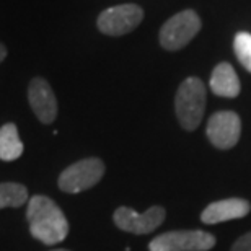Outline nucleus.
<instances>
[{"mask_svg": "<svg viewBox=\"0 0 251 251\" xmlns=\"http://www.w3.org/2000/svg\"><path fill=\"white\" fill-rule=\"evenodd\" d=\"M52 251H69V250H62V248H59V250H52Z\"/></svg>", "mask_w": 251, "mask_h": 251, "instance_id": "obj_17", "label": "nucleus"}, {"mask_svg": "<svg viewBox=\"0 0 251 251\" xmlns=\"http://www.w3.org/2000/svg\"><path fill=\"white\" fill-rule=\"evenodd\" d=\"M114 224L124 232L145 235L158 228L165 220V209L160 205H153L144 214H139L129 207H119L114 212Z\"/></svg>", "mask_w": 251, "mask_h": 251, "instance_id": "obj_7", "label": "nucleus"}, {"mask_svg": "<svg viewBox=\"0 0 251 251\" xmlns=\"http://www.w3.org/2000/svg\"><path fill=\"white\" fill-rule=\"evenodd\" d=\"M28 189L20 183H0V209L20 207L26 202Z\"/></svg>", "mask_w": 251, "mask_h": 251, "instance_id": "obj_13", "label": "nucleus"}, {"mask_svg": "<svg viewBox=\"0 0 251 251\" xmlns=\"http://www.w3.org/2000/svg\"><path fill=\"white\" fill-rule=\"evenodd\" d=\"M104 175V163L100 158H85L70 165L59 176V188L64 193L77 194L93 188Z\"/></svg>", "mask_w": 251, "mask_h": 251, "instance_id": "obj_5", "label": "nucleus"}, {"mask_svg": "<svg viewBox=\"0 0 251 251\" xmlns=\"http://www.w3.org/2000/svg\"><path fill=\"white\" fill-rule=\"evenodd\" d=\"M232 251H251V232L245 233L233 243Z\"/></svg>", "mask_w": 251, "mask_h": 251, "instance_id": "obj_15", "label": "nucleus"}, {"mask_svg": "<svg viewBox=\"0 0 251 251\" xmlns=\"http://www.w3.org/2000/svg\"><path fill=\"white\" fill-rule=\"evenodd\" d=\"M233 49L237 54L238 61L242 62L245 69L251 72V34L250 33H238L235 36Z\"/></svg>", "mask_w": 251, "mask_h": 251, "instance_id": "obj_14", "label": "nucleus"}, {"mask_svg": "<svg viewBox=\"0 0 251 251\" xmlns=\"http://www.w3.org/2000/svg\"><path fill=\"white\" fill-rule=\"evenodd\" d=\"M215 237L202 230H175L158 235L149 243L150 251H209Z\"/></svg>", "mask_w": 251, "mask_h": 251, "instance_id": "obj_4", "label": "nucleus"}, {"mask_svg": "<svg viewBox=\"0 0 251 251\" xmlns=\"http://www.w3.org/2000/svg\"><path fill=\"white\" fill-rule=\"evenodd\" d=\"M28 100L33 113L43 124H51L57 116V100L51 85L41 77H36L29 82Z\"/></svg>", "mask_w": 251, "mask_h": 251, "instance_id": "obj_9", "label": "nucleus"}, {"mask_svg": "<svg viewBox=\"0 0 251 251\" xmlns=\"http://www.w3.org/2000/svg\"><path fill=\"white\" fill-rule=\"evenodd\" d=\"M175 109L179 124L186 130H194L201 124L205 109V87L199 78L189 77L179 85Z\"/></svg>", "mask_w": 251, "mask_h": 251, "instance_id": "obj_2", "label": "nucleus"}, {"mask_svg": "<svg viewBox=\"0 0 251 251\" xmlns=\"http://www.w3.org/2000/svg\"><path fill=\"white\" fill-rule=\"evenodd\" d=\"M205 132H207V139L215 147L227 150L240 140L242 123L238 114L232 111H219L210 116Z\"/></svg>", "mask_w": 251, "mask_h": 251, "instance_id": "obj_8", "label": "nucleus"}, {"mask_svg": "<svg viewBox=\"0 0 251 251\" xmlns=\"http://www.w3.org/2000/svg\"><path fill=\"white\" fill-rule=\"evenodd\" d=\"M29 233L44 245H56L69 235V222L61 207L48 196L36 194L29 199Z\"/></svg>", "mask_w": 251, "mask_h": 251, "instance_id": "obj_1", "label": "nucleus"}, {"mask_svg": "<svg viewBox=\"0 0 251 251\" xmlns=\"http://www.w3.org/2000/svg\"><path fill=\"white\" fill-rule=\"evenodd\" d=\"M5 57H7V48H5L2 43H0V62H2Z\"/></svg>", "mask_w": 251, "mask_h": 251, "instance_id": "obj_16", "label": "nucleus"}, {"mask_svg": "<svg viewBox=\"0 0 251 251\" xmlns=\"http://www.w3.org/2000/svg\"><path fill=\"white\" fill-rule=\"evenodd\" d=\"M201 29V20L193 10L176 13L160 29V44L167 51H178L191 43Z\"/></svg>", "mask_w": 251, "mask_h": 251, "instance_id": "obj_3", "label": "nucleus"}, {"mask_svg": "<svg viewBox=\"0 0 251 251\" xmlns=\"http://www.w3.org/2000/svg\"><path fill=\"white\" fill-rule=\"evenodd\" d=\"M23 142L18 135V129L13 123H8L0 127V160L13 162L22 157Z\"/></svg>", "mask_w": 251, "mask_h": 251, "instance_id": "obj_12", "label": "nucleus"}, {"mask_svg": "<svg viewBox=\"0 0 251 251\" xmlns=\"http://www.w3.org/2000/svg\"><path fill=\"white\" fill-rule=\"evenodd\" d=\"M250 212V202L245 199H224L212 202L201 214V220L204 224H220L227 220L242 219Z\"/></svg>", "mask_w": 251, "mask_h": 251, "instance_id": "obj_10", "label": "nucleus"}, {"mask_svg": "<svg viewBox=\"0 0 251 251\" xmlns=\"http://www.w3.org/2000/svg\"><path fill=\"white\" fill-rule=\"evenodd\" d=\"M210 90L225 98H235L240 93V80L237 72L228 62L219 64L214 69L212 77H210Z\"/></svg>", "mask_w": 251, "mask_h": 251, "instance_id": "obj_11", "label": "nucleus"}, {"mask_svg": "<svg viewBox=\"0 0 251 251\" xmlns=\"http://www.w3.org/2000/svg\"><path fill=\"white\" fill-rule=\"evenodd\" d=\"M144 20V10L135 3H124L111 7L100 13L98 29L108 36H123L134 31Z\"/></svg>", "mask_w": 251, "mask_h": 251, "instance_id": "obj_6", "label": "nucleus"}]
</instances>
